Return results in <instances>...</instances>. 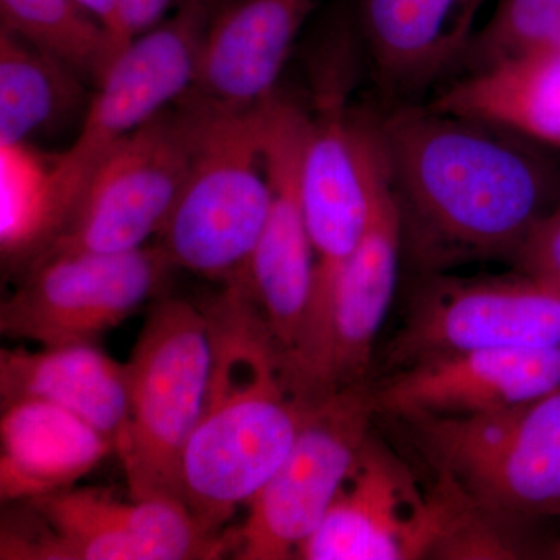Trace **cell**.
Here are the masks:
<instances>
[{
    "label": "cell",
    "instance_id": "cell-1",
    "mask_svg": "<svg viewBox=\"0 0 560 560\" xmlns=\"http://www.w3.org/2000/svg\"><path fill=\"white\" fill-rule=\"evenodd\" d=\"M404 246L429 270L510 259L558 208V184L536 143L430 105L377 124Z\"/></svg>",
    "mask_w": 560,
    "mask_h": 560
},
{
    "label": "cell",
    "instance_id": "cell-2",
    "mask_svg": "<svg viewBox=\"0 0 560 560\" xmlns=\"http://www.w3.org/2000/svg\"><path fill=\"white\" fill-rule=\"evenodd\" d=\"M201 307L212 357L200 420L184 452L180 495L206 529L220 534L289 455L304 404L283 382L279 348L249 279L223 283Z\"/></svg>",
    "mask_w": 560,
    "mask_h": 560
},
{
    "label": "cell",
    "instance_id": "cell-3",
    "mask_svg": "<svg viewBox=\"0 0 560 560\" xmlns=\"http://www.w3.org/2000/svg\"><path fill=\"white\" fill-rule=\"evenodd\" d=\"M198 98L201 117L189 175L158 245L173 267L223 285L249 279L270 212L261 110L260 103L223 108Z\"/></svg>",
    "mask_w": 560,
    "mask_h": 560
},
{
    "label": "cell",
    "instance_id": "cell-4",
    "mask_svg": "<svg viewBox=\"0 0 560 560\" xmlns=\"http://www.w3.org/2000/svg\"><path fill=\"white\" fill-rule=\"evenodd\" d=\"M210 357L201 304L162 298L151 307L127 361L130 407L116 444L131 499L183 501L184 452L200 420Z\"/></svg>",
    "mask_w": 560,
    "mask_h": 560
},
{
    "label": "cell",
    "instance_id": "cell-5",
    "mask_svg": "<svg viewBox=\"0 0 560 560\" xmlns=\"http://www.w3.org/2000/svg\"><path fill=\"white\" fill-rule=\"evenodd\" d=\"M318 103L311 116L301 167L315 271L301 340L283 360L291 381L304 374L318 352L338 282L366 234L386 176L377 125L352 116L334 90L320 94Z\"/></svg>",
    "mask_w": 560,
    "mask_h": 560
},
{
    "label": "cell",
    "instance_id": "cell-6",
    "mask_svg": "<svg viewBox=\"0 0 560 560\" xmlns=\"http://www.w3.org/2000/svg\"><path fill=\"white\" fill-rule=\"evenodd\" d=\"M0 529L2 560H210L232 548L184 501H125L101 488H69L13 501Z\"/></svg>",
    "mask_w": 560,
    "mask_h": 560
},
{
    "label": "cell",
    "instance_id": "cell-7",
    "mask_svg": "<svg viewBox=\"0 0 560 560\" xmlns=\"http://www.w3.org/2000/svg\"><path fill=\"white\" fill-rule=\"evenodd\" d=\"M434 474L518 521L560 517V389L480 415L401 418Z\"/></svg>",
    "mask_w": 560,
    "mask_h": 560
},
{
    "label": "cell",
    "instance_id": "cell-8",
    "mask_svg": "<svg viewBox=\"0 0 560 560\" xmlns=\"http://www.w3.org/2000/svg\"><path fill=\"white\" fill-rule=\"evenodd\" d=\"M200 117L201 101L189 91L114 145L39 259L69 250L127 253L160 234L189 175Z\"/></svg>",
    "mask_w": 560,
    "mask_h": 560
},
{
    "label": "cell",
    "instance_id": "cell-9",
    "mask_svg": "<svg viewBox=\"0 0 560 560\" xmlns=\"http://www.w3.org/2000/svg\"><path fill=\"white\" fill-rule=\"evenodd\" d=\"M296 440L231 536L235 559H296L355 467L378 416L372 382L302 401Z\"/></svg>",
    "mask_w": 560,
    "mask_h": 560
},
{
    "label": "cell",
    "instance_id": "cell-10",
    "mask_svg": "<svg viewBox=\"0 0 560 560\" xmlns=\"http://www.w3.org/2000/svg\"><path fill=\"white\" fill-rule=\"evenodd\" d=\"M208 14L198 0H183L172 18L131 39L95 86L75 142L51 164L65 226L103 156L194 88Z\"/></svg>",
    "mask_w": 560,
    "mask_h": 560
},
{
    "label": "cell",
    "instance_id": "cell-11",
    "mask_svg": "<svg viewBox=\"0 0 560 560\" xmlns=\"http://www.w3.org/2000/svg\"><path fill=\"white\" fill-rule=\"evenodd\" d=\"M172 268L160 245L50 254L24 272L0 305V331L44 348L97 345L160 293Z\"/></svg>",
    "mask_w": 560,
    "mask_h": 560
},
{
    "label": "cell",
    "instance_id": "cell-12",
    "mask_svg": "<svg viewBox=\"0 0 560 560\" xmlns=\"http://www.w3.org/2000/svg\"><path fill=\"white\" fill-rule=\"evenodd\" d=\"M560 291L518 270L455 278L431 275L412 294L386 352L389 372L485 349L559 348Z\"/></svg>",
    "mask_w": 560,
    "mask_h": 560
},
{
    "label": "cell",
    "instance_id": "cell-13",
    "mask_svg": "<svg viewBox=\"0 0 560 560\" xmlns=\"http://www.w3.org/2000/svg\"><path fill=\"white\" fill-rule=\"evenodd\" d=\"M260 110L271 206L250 260L249 287L282 363L301 340L315 271L301 189L311 114L278 91L260 102Z\"/></svg>",
    "mask_w": 560,
    "mask_h": 560
},
{
    "label": "cell",
    "instance_id": "cell-14",
    "mask_svg": "<svg viewBox=\"0 0 560 560\" xmlns=\"http://www.w3.org/2000/svg\"><path fill=\"white\" fill-rule=\"evenodd\" d=\"M442 514L407 464L372 436L318 529L302 544V560L431 559Z\"/></svg>",
    "mask_w": 560,
    "mask_h": 560
},
{
    "label": "cell",
    "instance_id": "cell-15",
    "mask_svg": "<svg viewBox=\"0 0 560 560\" xmlns=\"http://www.w3.org/2000/svg\"><path fill=\"white\" fill-rule=\"evenodd\" d=\"M401 249L400 210L386 171L370 226L335 291L318 352L290 390L298 400L371 382L372 352L396 293Z\"/></svg>",
    "mask_w": 560,
    "mask_h": 560
},
{
    "label": "cell",
    "instance_id": "cell-16",
    "mask_svg": "<svg viewBox=\"0 0 560 560\" xmlns=\"http://www.w3.org/2000/svg\"><path fill=\"white\" fill-rule=\"evenodd\" d=\"M560 389L559 348L471 350L419 361L372 382L378 415H480Z\"/></svg>",
    "mask_w": 560,
    "mask_h": 560
},
{
    "label": "cell",
    "instance_id": "cell-17",
    "mask_svg": "<svg viewBox=\"0 0 560 560\" xmlns=\"http://www.w3.org/2000/svg\"><path fill=\"white\" fill-rule=\"evenodd\" d=\"M313 0H231L202 39L191 92L223 108H248L276 91Z\"/></svg>",
    "mask_w": 560,
    "mask_h": 560
},
{
    "label": "cell",
    "instance_id": "cell-18",
    "mask_svg": "<svg viewBox=\"0 0 560 560\" xmlns=\"http://www.w3.org/2000/svg\"><path fill=\"white\" fill-rule=\"evenodd\" d=\"M116 444L72 412L40 400L2 405L0 499H38L73 488Z\"/></svg>",
    "mask_w": 560,
    "mask_h": 560
},
{
    "label": "cell",
    "instance_id": "cell-19",
    "mask_svg": "<svg viewBox=\"0 0 560 560\" xmlns=\"http://www.w3.org/2000/svg\"><path fill=\"white\" fill-rule=\"evenodd\" d=\"M40 400L72 412L117 444L128 418L127 363L97 345L0 350V404Z\"/></svg>",
    "mask_w": 560,
    "mask_h": 560
},
{
    "label": "cell",
    "instance_id": "cell-20",
    "mask_svg": "<svg viewBox=\"0 0 560 560\" xmlns=\"http://www.w3.org/2000/svg\"><path fill=\"white\" fill-rule=\"evenodd\" d=\"M488 0H361L378 75L394 90L425 86L464 58Z\"/></svg>",
    "mask_w": 560,
    "mask_h": 560
},
{
    "label": "cell",
    "instance_id": "cell-21",
    "mask_svg": "<svg viewBox=\"0 0 560 560\" xmlns=\"http://www.w3.org/2000/svg\"><path fill=\"white\" fill-rule=\"evenodd\" d=\"M431 105L560 150V50L518 55L470 70Z\"/></svg>",
    "mask_w": 560,
    "mask_h": 560
},
{
    "label": "cell",
    "instance_id": "cell-22",
    "mask_svg": "<svg viewBox=\"0 0 560 560\" xmlns=\"http://www.w3.org/2000/svg\"><path fill=\"white\" fill-rule=\"evenodd\" d=\"M84 83L66 62L0 28V145H32L75 120Z\"/></svg>",
    "mask_w": 560,
    "mask_h": 560
},
{
    "label": "cell",
    "instance_id": "cell-23",
    "mask_svg": "<svg viewBox=\"0 0 560 560\" xmlns=\"http://www.w3.org/2000/svg\"><path fill=\"white\" fill-rule=\"evenodd\" d=\"M2 28L97 86L124 47L79 0H0Z\"/></svg>",
    "mask_w": 560,
    "mask_h": 560
},
{
    "label": "cell",
    "instance_id": "cell-24",
    "mask_svg": "<svg viewBox=\"0 0 560 560\" xmlns=\"http://www.w3.org/2000/svg\"><path fill=\"white\" fill-rule=\"evenodd\" d=\"M436 475L431 492L440 503L442 525L431 559H523L534 551L523 534L530 522L508 517L471 499L445 475Z\"/></svg>",
    "mask_w": 560,
    "mask_h": 560
},
{
    "label": "cell",
    "instance_id": "cell-25",
    "mask_svg": "<svg viewBox=\"0 0 560 560\" xmlns=\"http://www.w3.org/2000/svg\"><path fill=\"white\" fill-rule=\"evenodd\" d=\"M560 50V0H499L492 16L475 32L464 60L469 70L492 62Z\"/></svg>",
    "mask_w": 560,
    "mask_h": 560
},
{
    "label": "cell",
    "instance_id": "cell-26",
    "mask_svg": "<svg viewBox=\"0 0 560 560\" xmlns=\"http://www.w3.org/2000/svg\"><path fill=\"white\" fill-rule=\"evenodd\" d=\"M514 264L560 291V205L534 228Z\"/></svg>",
    "mask_w": 560,
    "mask_h": 560
},
{
    "label": "cell",
    "instance_id": "cell-27",
    "mask_svg": "<svg viewBox=\"0 0 560 560\" xmlns=\"http://www.w3.org/2000/svg\"><path fill=\"white\" fill-rule=\"evenodd\" d=\"M175 0H120V20L128 43L164 21Z\"/></svg>",
    "mask_w": 560,
    "mask_h": 560
},
{
    "label": "cell",
    "instance_id": "cell-28",
    "mask_svg": "<svg viewBox=\"0 0 560 560\" xmlns=\"http://www.w3.org/2000/svg\"><path fill=\"white\" fill-rule=\"evenodd\" d=\"M79 2L108 28L121 47L130 44L121 28L120 0H79Z\"/></svg>",
    "mask_w": 560,
    "mask_h": 560
},
{
    "label": "cell",
    "instance_id": "cell-29",
    "mask_svg": "<svg viewBox=\"0 0 560 560\" xmlns=\"http://www.w3.org/2000/svg\"><path fill=\"white\" fill-rule=\"evenodd\" d=\"M198 2H201L202 5L208 7V9H215V7L219 5H226V3H230L231 0H198Z\"/></svg>",
    "mask_w": 560,
    "mask_h": 560
},
{
    "label": "cell",
    "instance_id": "cell-30",
    "mask_svg": "<svg viewBox=\"0 0 560 560\" xmlns=\"http://www.w3.org/2000/svg\"><path fill=\"white\" fill-rule=\"evenodd\" d=\"M551 558L560 559V537L559 540L556 541L555 545H552L551 548Z\"/></svg>",
    "mask_w": 560,
    "mask_h": 560
}]
</instances>
